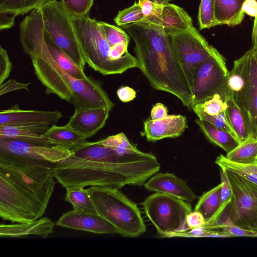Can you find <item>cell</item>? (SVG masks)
<instances>
[{"label":"cell","mask_w":257,"mask_h":257,"mask_svg":"<svg viewBox=\"0 0 257 257\" xmlns=\"http://www.w3.org/2000/svg\"><path fill=\"white\" fill-rule=\"evenodd\" d=\"M244 0H215V18L217 25L237 26L245 14L241 8Z\"/></svg>","instance_id":"603a6c76"},{"label":"cell","mask_w":257,"mask_h":257,"mask_svg":"<svg viewBox=\"0 0 257 257\" xmlns=\"http://www.w3.org/2000/svg\"><path fill=\"white\" fill-rule=\"evenodd\" d=\"M81 50L86 64L103 75L121 74L129 69L138 68L136 57L112 60L111 46L107 41L100 21L87 17L73 19Z\"/></svg>","instance_id":"5b68a950"},{"label":"cell","mask_w":257,"mask_h":257,"mask_svg":"<svg viewBox=\"0 0 257 257\" xmlns=\"http://www.w3.org/2000/svg\"><path fill=\"white\" fill-rule=\"evenodd\" d=\"M90 196L99 215L110 222L124 237H138L146 230L139 208L119 189L91 186Z\"/></svg>","instance_id":"8992f818"},{"label":"cell","mask_w":257,"mask_h":257,"mask_svg":"<svg viewBox=\"0 0 257 257\" xmlns=\"http://www.w3.org/2000/svg\"><path fill=\"white\" fill-rule=\"evenodd\" d=\"M139 2H142L145 1H148L153 3L157 4H168L170 1L172 0H138Z\"/></svg>","instance_id":"f907efd6"},{"label":"cell","mask_w":257,"mask_h":257,"mask_svg":"<svg viewBox=\"0 0 257 257\" xmlns=\"http://www.w3.org/2000/svg\"><path fill=\"white\" fill-rule=\"evenodd\" d=\"M44 37L52 57L64 71L78 79H84L87 77L84 71L53 41L45 31Z\"/></svg>","instance_id":"484cf974"},{"label":"cell","mask_w":257,"mask_h":257,"mask_svg":"<svg viewBox=\"0 0 257 257\" xmlns=\"http://www.w3.org/2000/svg\"><path fill=\"white\" fill-rule=\"evenodd\" d=\"M195 122L208 141L222 149L226 153L240 144L232 134L217 127L206 120L198 118L195 120Z\"/></svg>","instance_id":"cb8c5ba5"},{"label":"cell","mask_w":257,"mask_h":257,"mask_svg":"<svg viewBox=\"0 0 257 257\" xmlns=\"http://www.w3.org/2000/svg\"><path fill=\"white\" fill-rule=\"evenodd\" d=\"M221 183L204 193L199 198L194 210L201 213L206 221L216 213L221 204Z\"/></svg>","instance_id":"83f0119b"},{"label":"cell","mask_w":257,"mask_h":257,"mask_svg":"<svg viewBox=\"0 0 257 257\" xmlns=\"http://www.w3.org/2000/svg\"><path fill=\"white\" fill-rule=\"evenodd\" d=\"M142 22L160 27L169 35L194 27L192 18L183 8L169 3H154L151 13Z\"/></svg>","instance_id":"4fadbf2b"},{"label":"cell","mask_w":257,"mask_h":257,"mask_svg":"<svg viewBox=\"0 0 257 257\" xmlns=\"http://www.w3.org/2000/svg\"><path fill=\"white\" fill-rule=\"evenodd\" d=\"M226 103L225 112L227 118L236 137L240 143L250 138L246 121L241 110L229 95Z\"/></svg>","instance_id":"4316f807"},{"label":"cell","mask_w":257,"mask_h":257,"mask_svg":"<svg viewBox=\"0 0 257 257\" xmlns=\"http://www.w3.org/2000/svg\"><path fill=\"white\" fill-rule=\"evenodd\" d=\"M251 49H252L253 52V53H254V55H255V57H256V58L257 59V50H254L252 48H251Z\"/></svg>","instance_id":"816d5d0a"},{"label":"cell","mask_w":257,"mask_h":257,"mask_svg":"<svg viewBox=\"0 0 257 257\" xmlns=\"http://www.w3.org/2000/svg\"><path fill=\"white\" fill-rule=\"evenodd\" d=\"M100 23L110 46L120 43L128 44L130 37L122 28L102 21Z\"/></svg>","instance_id":"74e56055"},{"label":"cell","mask_w":257,"mask_h":257,"mask_svg":"<svg viewBox=\"0 0 257 257\" xmlns=\"http://www.w3.org/2000/svg\"><path fill=\"white\" fill-rule=\"evenodd\" d=\"M47 0H0V12L23 15L40 8Z\"/></svg>","instance_id":"1f68e13d"},{"label":"cell","mask_w":257,"mask_h":257,"mask_svg":"<svg viewBox=\"0 0 257 257\" xmlns=\"http://www.w3.org/2000/svg\"><path fill=\"white\" fill-rule=\"evenodd\" d=\"M55 224L63 227L96 234L118 233L116 228L99 214L75 209L63 213Z\"/></svg>","instance_id":"5bb4252c"},{"label":"cell","mask_w":257,"mask_h":257,"mask_svg":"<svg viewBox=\"0 0 257 257\" xmlns=\"http://www.w3.org/2000/svg\"><path fill=\"white\" fill-rule=\"evenodd\" d=\"M201 228L204 229L221 231L232 236H257V231L244 229L235 225L230 220L228 216L223 221L219 219L207 227Z\"/></svg>","instance_id":"836d02e7"},{"label":"cell","mask_w":257,"mask_h":257,"mask_svg":"<svg viewBox=\"0 0 257 257\" xmlns=\"http://www.w3.org/2000/svg\"><path fill=\"white\" fill-rule=\"evenodd\" d=\"M44 30L53 41L82 70L86 64L73 19L65 11L61 2L47 0L40 8Z\"/></svg>","instance_id":"ba28073f"},{"label":"cell","mask_w":257,"mask_h":257,"mask_svg":"<svg viewBox=\"0 0 257 257\" xmlns=\"http://www.w3.org/2000/svg\"><path fill=\"white\" fill-rule=\"evenodd\" d=\"M215 163L220 167L234 172L257 185V163L241 164L227 159L222 154L219 155Z\"/></svg>","instance_id":"4dcf8cb0"},{"label":"cell","mask_w":257,"mask_h":257,"mask_svg":"<svg viewBox=\"0 0 257 257\" xmlns=\"http://www.w3.org/2000/svg\"><path fill=\"white\" fill-rule=\"evenodd\" d=\"M20 41L29 55L38 80L46 87L45 92L57 95L72 103L75 109L107 107L114 104L100 83L92 77L75 78L64 71L52 57L47 46L42 17L34 15L20 25Z\"/></svg>","instance_id":"6da1fadb"},{"label":"cell","mask_w":257,"mask_h":257,"mask_svg":"<svg viewBox=\"0 0 257 257\" xmlns=\"http://www.w3.org/2000/svg\"><path fill=\"white\" fill-rule=\"evenodd\" d=\"M133 39L139 67L152 86L177 97L189 109L193 95L171 37L160 27L143 22L121 28Z\"/></svg>","instance_id":"7a4b0ae2"},{"label":"cell","mask_w":257,"mask_h":257,"mask_svg":"<svg viewBox=\"0 0 257 257\" xmlns=\"http://www.w3.org/2000/svg\"><path fill=\"white\" fill-rule=\"evenodd\" d=\"M50 126L45 123L2 126H0V139H17L44 145H53L44 135Z\"/></svg>","instance_id":"7402d4cb"},{"label":"cell","mask_w":257,"mask_h":257,"mask_svg":"<svg viewBox=\"0 0 257 257\" xmlns=\"http://www.w3.org/2000/svg\"><path fill=\"white\" fill-rule=\"evenodd\" d=\"M94 0H60L61 4L73 19H80L89 16Z\"/></svg>","instance_id":"e575fe53"},{"label":"cell","mask_w":257,"mask_h":257,"mask_svg":"<svg viewBox=\"0 0 257 257\" xmlns=\"http://www.w3.org/2000/svg\"><path fill=\"white\" fill-rule=\"evenodd\" d=\"M248 51V80L246 95V120L250 138L257 140V59L251 48Z\"/></svg>","instance_id":"ffe728a7"},{"label":"cell","mask_w":257,"mask_h":257,"mask_svg":"<svg viewBox=\"0 0 257 257\" xmlns=\"http://www.w3.org/2000/svg\"><path fill=\"white\" fill-rule=\"evenodd\" d=\"M228 95L226 84L213 95L194 106L209 115H216L225 110Z\"/></svg>","instance_id":"d6a6232c"},{"label":"cell","mask_w":257,"mask_h":257,"mask_svg":"<svg viewBox=\"0 0 257 257\" xmlns=\"http://www.w3.org/2000/svg\"><path fill=\"white\" fill-rule=\"evenodd\" d=\"M65 200L69 202L73 209L87 213L98 214L90 196L88 189L79 186L66 188Z\"/></svg>","instance_id":"f1b7e54d"},{"label":"cell","mask_w":257,"mask_h":257,"mask_svg":"<svg viewBox=\"0 0 257 257\" xmlns=\"http://www.w3.org/2000/svg\"><path fill=\"white\" fill-rule=\"evenodd\" d=\"M142 205L147 216L162 236H178L190 229L186 223L187 215L192 211L188 202L156 192L146 198Z\"/></svg>","instance_id":"52a82bcc"},{"label":"cell","mask_w":257,"mask_h":257,"mask_svg":"<svg viewBox=\"0 0 257 257\" xmlns=\"http://www.w3.org/2000/svg\"><path fill=\"white\" fill-rule=\"evenodd\" d=\"M251 38L252 42V47L251 48L254 50H257V16L254 18Z\"/></svg>","instance_id":"681fc988"},{"label":"cell","mask_w":257,"mask_h":257,"mask_svg":"<svg viewBox=\"0 0 257 257\" xmlns=\"http://www.w3.org/2000/svg\"><path fill=\"white\" fill-rule=\"evenodd\" d=\"M215 0H201L198 20L200 30L217 26L215 18Z\"/></svg>","instance_id":"d590c367"},{"label":"cell","mask_w":257,"mask_h":257,"mask_svg":"<svg viewBox=\"0 0 257 257\" xmlns=\"http://www.w3.org/2000/svg\"><path fill=\"white\" fill-rule=\"evenodd\" d=\"M229 75L225 58L217 51L194 69L191 91L193 105L201 103L226 84Z\"/></svg>","instance_id":"7c38bea8"},{"label":"cell","mask_w":257,"mask_h":257,"mask_svg":"<svg viewBox=\"0 0 257 257\" xmlns=\"http://www.w3.org/2000/svg\"><path fill=\"white\" fill-rule=\"evenodd\" d=\"M118 98L122 102H126L133 100L136 97V91L128 86H121L116 92Z\"/></svg>","instance_id":"f6af8a7d"},{"label":"cell","mask_w":257,"mask_h":257,"mask_svg":"<svg viewBox=\"0 0 257 257\" xmlns=\"http://www.w3.org/2000/svg\"><path fill=\"white\" fill-rule=\"evenodd\" d=\"M128 44L120 43L111 46L110 57L112 60H117L130 57L132 55L127 51Z\"/></svg>","instance_id":"7bdbcfd3"},{"label":"cell","mask_w":257,"mask_h":257,"mask_svg":"<svg viewBox=\"0 0 257 257\" xmlns=\"http://www.w3.org/2000/svg\"><path fill=\"white\" fill-rule=\"evenodd\" d=\"M54 168L0 162V217L12 223L41 218L52 195Z\"/></svg>","instance_id":"3957f363"},{"label":"cell","mask_w":257,"mask_h":257,"mask_svg":"<svg viewBox=\"0 0 257 257\" xmlns=\"http://www.w3.org/2000/svg\"><path fill=\"white\" fill-rule=\"evenodd\" d=\"M53 145H59L71 150L86 143V138L67 124L51 125L44 134Z\"/></svg>","instance_id":"d4e9b609"},{"label":"cell","mask_w":257,"mask_h":257,"mask_svg":"<svg viewBox=\"0 0 257 257\" xmlns=\"http://www.w3.org/2000/svg\"><path fill=\"white\" fill-rule=\"evenodd\" d=\"M30 84L20 83L15 79H10L0 85V95L21 89L29 91L28 86Z\"/></svg>","instance_id":"b9f144b4"},{"label":"cell","mask_w":257,"mask_h":257,"mask_svg":"<svg viewBox=\"0 0 257 257\" xmlns=\"http://www.w3.org/2000/svg\"><path fill=\"white\" fill-rule=\"evenodd\" d=\"M192 110L199 119L206 120L217 127L226 130L232 134L236 137L229 123L225 110L217 115H210L195 106H193Z\"/></svg>","instance_id":"f35d334b"},{"label":"cell","mask_w":257,"mask_h":257,"mask_svg":"<svg viewBox=\"0 0 257 257\" xmlns=\"http://www.w3.org/2000/svg\"><path fill=\"white\" fill-rule=\"evenodd\" d=\"M220 175L221 184V204L220 205L229 204L231 199V189L225 170L220 168Z\"/></svg>","instance_id":"60d3db41"},{"label":"cell","mask_w":257,"mask_h":257,"mask_svg":"<svg viewBox=\"0 0 257 257\" xmlns=\"http://www.w3.org/2000/svg\"><path fill=\"white\" fill-rule=\"evenodd\" d=\"M205 222L203 215L197 211H191L186 218V223L190 229L199 228L202 226Z\"/></svg>","instance_id":"ee69618b"},{"label":"cell","mask_w":257,"mask_h":257,"mask_svg":"<svg viewBox=\"0 0 257 257\" xmlns=\"http://www.w3.org/2000/svg\"><path fill=\"white\" fill-rule=\"evenodd\" d=\"M241 9L244 14L255 18L257 16V1L244 0Z\"/></svg>","instance_id":"7dc6e473"},{"label":"cell","mask_w":257,"mask_h":257,"mask_svg":"<svg viewBox=\"0 0 257 257\" xmlns=\"http://www.w3.org/2000/svg\"><path fill=\"white\" fill-rule=\"evenodd\" d=\"M62 117L59 111L25 110L16 104L0 111V126L35 123H45L51 126L56 124Z\"/></svg>","instance_id":"9a60e30c"},{"label":"cell","mask_w":257,"mask_h":257,"mask_svg":"<svg viewBox=\"0 0 257 257\" xmlns=\"http://www.w3.org/2000/svg\"><path fill=\"white\" fill-rule=\"evenodd\" d=\"M72 154L59 145H44L17 139H0V162L54 168Z\"/></svg>","instance_id":"9c48e42d"},{"label":"cell","mask_w":257,"mask_h":257,"mask_svg":"<svg viewBox=\"0 0 257 257\" xmlns=\"http://www.w3.org/2000/svg\"><path fill=\"white\" fill-rule=\"evenodd\" d=\"M54 222L47 217H41L29 222L1 224L0 236L19 238L34 235L46 238L54 232Z\"/></svg>","instance_id":"44dd1931"},{"label":"cell","mask_w":257,"mask_h":257,"mask_svg":"<svg viewBox=\"0 0 257 257\" xmlns=\"http://www.w3.org/2000/svg\"><path fill=\"white\" fill-rule=\"evenodd\" d=\"M145 18L140 2L119 11L114 21L117 26L122 27L132 23L142 22Z\"/></svg>","instance_id":"8d00e7d4"},{"label":"cell","mask_w":257,"mask_h":257,"mask_svg":"<svg viewBox=\"0 0 257 257\" xmlns=\"http://www.w3.org/2000/svg\"><path fill=\"white\" fill-rule=\"evenodd\" d=\"M248 58L249 53L247 51L241 57L234 61L233 68L229 71L226 83L229 96L241 110L245 120L246 95L248 80Z\"/></svg>","instance_id":"2e32d148"},{"label":"cell","mask_w":257,"mask_h":257,"mask_svg":"<svg viewBox=\"0 0 257 257\" xmlns=\"http://www.w3.org/2000/svg\"><path fill=\"white\" fill-rule=\"evenodd\" d=\"M170 36L175 55L191 90L195 68L212 56L217 49L210 45L194 27Z\"/></svg>","instance_id":"8fae6325"},{"label":"cell","mask_w":257,"mask_h":257,"mask_svg":"<svg viewBox=\"0 0 257 257\" xmlns=\"http://www.w3.org/2000/svg\"><path fill=\"white\" fill-rule=\"evenodd\" d=\"M160 168L161 165L92 161L71 154L55 166L53 175L65 188L89 186L120 189L126 185H144Z\"/></svg>","instance_id":"277c9868"},{"label":"cell","mask_w":257,"mask_h":257,"mask_svg":"<svg viewBox=\"0 0 257 257\" xmlns=\"http://www.w3.org/2000/svg\"><path fill=\"white\" fill-rule=\"evenodd\" d=\"M144 135L148 141L156 142L165 138L180 136L187 127L185 116L168 114L158 120L147 119L144 123Z\"/></svg>","instance_id":"d6986e66"},{"label":"cell","mask_w":257,"mask_h":257,"mask_svg":"<svg viewBox=\"0 0 257 257\" xmlns=\"http://www.w3.org/2000/svg\"><path fill=\"white\" fill-rule=\"evenodd\" d=\"M16 15L0 12V30L9 29L14 26Z\"/></svg>","instance_id":"bcb514c9"},{"label":"cell","mask_w":257,"mask_h":257,"mask_svg":"<svg viewBox=\"0 0 257 257\" xmlns=\"http://www.w3.org/2000/svg\"><path fill=\"white\" fill-rule=\"evenodd\" d=\"M230 161L241 164L257 163V140L249 138L240 143L235 148L227 153Z\"/></svg>","instance_id":"f546056e"},{"label":"cell","mask_w":257,"mask_h":257,"mask_svg":"<svg viewBox=\"0 0 257 257\" xmlns=\"http://www.w3.org/2000/svg\"><path fill=\"white\" fill-rule=\"evenodd\" d=\"M12 64L8 53L2 46L0 47V85L9 77L12 70Z\"/></svg>","instance_id":"ab89813d"},{"label":"cell","mask_w":257,"mask_h":257,"mask_svg":"<svg viewBox=\"0 0 257 257\" xmlns=\"http://www.w3.org/2000/svg\"><path fill=\"white\" fill-rule=\"evenodd\" d=\"M225 170L232 193L231 201L227 206L230 220L242 228L257 231V185Z\"/></svg>","instance_id":"30bf717a"},{"label":"cell","mask_w":257,"mask_h":257,"mask_svg":"<svg viewBox=\"0 0 257 257\" xmlns=\"http://www.w3.org/2000/svg\"><path fill=\"white\" fill-rule=\"evenodd\" d=\"M146 189L193 202L197 196L186 183L172 173H156L144 184Z\"/></svg>","instance_id":"e0dca14e"},{"label":"cell","mask_w":257,"mask_h":257,"mask_svg":"<svg viewBox=\"0 0 257 257\" xmlns=\"http://www.w3.org/2000/svg\"><path fill=\"white\" fill-rule=\"evenodd\" d=\"M110 110L105 107L75 109L67 124L88 139L104 126Z\"/></svg>","instance_id":"ac0fdd59"},{"label":"cell","mask_w":257,"mask_h":257,"mask_svg":"<svg viewBox=\"0 0 257 257\" xmlns=\"http://www.w3.org/2000/svg\"><path fill=\"white\" fill-rule=\"evenodd\" d=\"M166 106L161 103H158L152 108L151 112V117L152 119L158 120L161 119L168 115Z\"/></svg>","instance_id":"c3c4849f"}]
</instances>
